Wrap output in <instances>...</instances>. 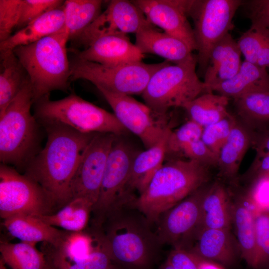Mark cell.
I'll return each instance as SVG.
<instances>
[{"instance_id":"cell-24","label":"cell","mask_w":269,"mask_h":269,"mask_svg":"<svg viewBox=\"0 0 269 269\" xmlns=\"http://www.w3.org/2000/svg\"><path fill=\"white\" fill-rule=\"evenodd\" d=\"M234 99L255 92H269V74L267 69L244 60L237 74L211 88L210 92Z\"/></svg>"},{"instance_id":"cell-6","label":"cell","mask_w":269,"mask_h":269,"mask_svg":"<svg viewBox=\"0 0 269 269\" xmlns=\"http://www.w3.org/2000/svg\"><path fill=\"white\" fill-rule=\"evenodd\" d=\"M35 117L41 124H60L85 134L121 135L127 130L114 114L87 101L75 93L52 101L47 95L35 103Z\"/></svg>"},{"instance_id":"cell-47","label":"cell","mask_w":269,"mask_h":269,"mask_svg":"<svg viewBox=\"0 0 269 269\" xmlns=\"http://www.w3.org/2000/svg\"><path fill=\"white\" fill-rule=\"evenodd\" d=\"M51 246L43 252L51 261L56 269H81L76 263L69 260L59 248Z\"/></svg>"},{"instance_id":"cell-10","label":"cell","mask_w":269,"mask_h":269,"mask_svg":"<svg viewBox=\"0 0 269 269\" xmlns=\"http://www.w3.org/2000/svg\"><path fill=\"white\" fill-rule=\"evenodd\" d=\"M54 208L41 187L25 174L3 163L0 166V216L37 217L53 213Z\"/></svg>"},{"instance_id":"cell-46","label":"cell","mask_w":269,"mask_h":269,"mask_svg":"<svg viewBox=\"0 0 269 269\" xmlns=\"http://www.w3.org/2000/svg\"><path fill=\"white\" fill-rule=\"evenodd\" d=\"M248 14L252 23L269 29V0H253L247 2Z\"/></svg>"},{"instance_id":"cell-25","label":"cell","mask_w":269,"mask_h":269,"mask_svg":"<svg viewBox=\"0 0 269 269\" xmlns=\"http://www.w3.org/2000/svg\"><path fill=\"white\" fill-rule=\"evenodd\" d=\"M254 135L253 130L237 119L218 155L217 166L223 176L233 178L237 175Z\"/></svg>"},{"instance_id":"cell-35","label":"cell","mask_w":269,"mask_h":269,"mask_svg":"<svg viewBox=\"0 0 269 269\" xmlns=\"http://www.w3.org/2000/svg\"><path fill=\"white\" fill-rule=\"evenodd\" d=\"M94 238L83 231L68 232L59 248L70 261L76 263L89 256L95 245Z\"/></svg>"},{"instance_id":"cell-34","label":"cell","mask_w":269,"mask_h":269,"mask_svg":"<svg viewBox=\"0 0 269 269\" xmlns=\"http://www.w3.org/2000/svg\"><path fill=\"white\" fill-rule=\"evenodd\" d=\"M269 29L256 23H252L250 28L237 41L245 61L257 65L258 57Z\"/></svg>"},{"instance_id":"cell-44","label":"cell","mask_w":269,"mask_h":269,"mask_svg":"<svg viewBox=\"0 0 269 269\" xmlns=\"http://www.w3.org/2000/svg\"><path fill=\"white\" fill-rule=\"evenodd\" d=\"M166 260L174 269H199L198 257L186 249L173 248Z\"/></svg>"},{"instance_id":"cell-8","label":"cell","mask_w":269,"mask_h":269,"mask_svg":"<svg viewBox=\"0 0 269 269\" xmlns=\"http://www.w3.org/2000/svg\"><path fill=\"white\" fill-rule=\"evenodd\" d=\"M170 62L146 64L142 61L107 66L74 57L70 60V81L88 80L97 88L122 95L142 94L152 76Z\"/></svg>"},{"instance_id":"cell-5","label":"cell","mask_w":269,"mask_h":269,"mask_svg":"<svg viewBox=\"0 0 269 269\" xmlns=\"http://www.w3.org/2000/svg\"><path fill=\"white\" fill-rule=\"evenodd\" d=\"M33 104L29 80L0 117L1 163L17 167L27 165L34 156L38 130V121L30 111Z\"/></svg>"},{"instance_id":"cell-21","label":"cell","mask_w":269,"mask_h":269,"mask_svg":"<svg viewBox=\"0 0 269 269\" xmlns=\"http://www.w3.org/2000/svg\"><path fill=\"white\" fill-rule=\"evenodd\" d=\"M3 225L10 235L22 242L47 243L60 248L68 231H62L45 222L39 217L17 215L3 220Z\"/></svg>"},{"instance_id":"cell-33","label":"cell","mask_w":269,"mask_h":269,"mask_svg":"<svg viewBox=\"0 0 269 269\" xmlns=\"http://www.w3.org/2000/svg\"><path fill=\"white\" fill-rule=\"evenodd\" d=\"M240 120L253 130L269 122V92H255L234 99Z\"/></svg>"},{"instance_id":"cell-2","label":"cell","mask_w":269,"mask_h":269,"mask_svg":"<svg viewBox=\"0 0 269 269\" xmlns=\"http://www.w3.org/2000/svg\"><path fill=\"white\" fill-rule=\"evenodd\" d=\"M133 201L109 212L96 235L113 263L127 269H152L162 245Z\"/></svg>"},{"instance_id":"cell-13","label":"cell","mask_w":269,"mask_h":269,"mask_svg":"<svg viewBox=\"0 0 269 269\" xmlns=\"http://www.w3.org/2000/svg\"><path fill=\"white\" fill-rule=\"evenodd\" d=\"M113 109L119 122L137 135L145 148L157 143L170 128L166 117L157 115L146 104L129 95L117 94L97 88Z\"/></svg>"},{"instance_id":"cell-42","label":"cell","mask_w":269,"mask_h":269,"mask_svg":"<svg viewBox=\"0 0 269 269\" xmlns=\"http://www.w3.org/2000/svg\"><path fill=\"white\" fill-rule=\"evenodd\" d=\"M246 198L255 214L269 209V177L261 178L251 185Z\"/></svg>"},{"instance_id":"cell-52","label":"cell","mask_w":269,"mask_h":269,"mask_svg":"<svg viewBox=\"0 0 269 269\" xmlns=\"http://www.w3.org/2000/svg\"><path fill=\"white\" fill-rule=\"evenodd\" d=\"M47 262L45 269H56L51 261L46 257Z\"/></svg>"},{"instance_id":"cell-26","label":"cell","mask_w":269,"mask_h":269,"mask_svg":"<svg viewBox=\"0 0 269 269\" xmlns=\"http://www.w3.org/2000/svg\"><path fill=\"white\" fill-rule=\"evenodd\" d=\"M232 224L235 229L241 256L249 266L256 269L255 214L246 197L239 198L232 202Z\"/></svg>"},{"instance_id":"cell-7","label":"cell","mask_w":269,"mask_h":269,"mask_svg":"<svg viewBox=\"0 0 269 269\" xmlns=\"http://www.w3.org/2000/svg\"><path fill=\"white\" fill-rule=\"evenodd\" d=\"M197 56L177 63H168L151 77L141 94L145 104L157 115L166 117L172 107H181L206 93L196 71Z\"/></svg>"},{"instance_id":"cell-37","label":"cell","mask_w":269,"mask_h":269,"mask_svg":"<svg viewBox=\"0 0 269 269\" xmlns=\"http://www.w3.org/2000/svg\"><path fill=\"white\" fill-rule=\"evenodd\" d=\"M257 249L256 269L269 267V209L255 214Z\"/></svg>"},{"instance_id":"cell-28","label":"cell","mask_w":269,"mask_h":269,"mask_svg":"<svg viewBox=\"0 0 269 269\" xmlns=\"http://www.w3.org/2000/svg\"><path fill=\"white\" fill-rule=\"evenodd\" d=\"M0 117L29 80L25 69L13 51L0 52Z\"/></svg>"},{"instance_id":"cell-20","label":"cell","mask_w":269,"mask_h":269,"mask_svg":"<svg viewBox=\"0 0 269 269\" xmlns=\"http://www.w3.org/2000/svg\"><path fill=\"white\" fill-rule=\"evenodd\" d=\"M135 45L143 54H155L174 63L189 60L195 56L183 41L164 31H158L151 24L135 33Z\"/></svg>"},{"instance_id":"cell-41","label":"cell","mask_w":269,"mask_h":269,"mask_svg":"<svg viewBox=\"0 0 269 269\" xmlns=\"http://www.w3.org/2000/svg\"><path fill=\"white\" fill-rule=\"evenodd\" d=\"M179 153L187 157L189 160L195 161L208 167L218 165V156L201 138L185 144L180 148Z\"/></svg>"},{"instance_id":"cell-51","label":"cell","mask_w":269,"mask_h":269,"mask_svg":"<svg viewBox=\"0 0 269 269\" xmlns=\"http://www.w3.org/2000/svg\"><path fill=\"white\" fill-rule=\"evenodd\" d=\"M159 269H174L171 266V265L168 263V262L166 260L160 266Z\"/></svg>"},{"instance_id":"cell-49","label":"cell","mask_w":269,"mask_h":269,"mask_svg":"<svg viewBox=\"0 0 269 269\" xmlns=\"http://www.w3.org/2000/svg\"><path fill=\"white\" fill-rule=\"evenodd\" d=\"M257 65L265 69L269 68V30L259 52Z\"/></svg>"},{"instance_id":"cell-40","label":"cell","mask_w":269,"mask_h":269,"mask_svg":"<svg viewBox=\"0 0 269 269\" xmlns=\"http://www.w3.org/2000/svg\"><path fill=\"white\" fill-rule=\"evenodd\" d=\"M22 0H0V42L7 39L17 27Z\"/></svg>"},{"instance_id":"cell-31","label":"cell","mask_w":269,"mask_h":269,"mask_svg":"<svg viewBox=\"0 0 269 269\" xmlns=\"http://www.w3.org/2000/svg\"><path fill=\"white\" fill-rule=\"evenodd\" d=\"M35 243H11L1 241L0 259L11 269H45V254L38 251Z\"/></svg>"},{"instance_id":"cell-27","label":"cell","mask_w":269,"mask_h":269,"mask_svg":"<svg viewBox=\"0 0 269 269\" xmlns=\"http://www.w3.org/2000/svg\"><path fill=\"white\" fill-rule=\"evenodd\" d=\"M232 224V202L224 186L214 183L209 186L203 198L200 222L196 234L204 228L230 229Z\"/></svg>"},{"instance_id":"cell-19","label":"cell","mask_w":269,"mask_h":269,"mask_svg":"<svg viewBox=\"0 0 269 269\" xmlns=\"http://www.w3.org/2000/svg\"><path fill=\"white\" fill-rule=\"evenodd\" d=\"M241 54L237 41L230 33L213 47L203 75L206 93H211L212 87L237 74L242 63Z\"/></svg>"},{"instance_id":"cell-22","label":"cell","mask_w":269,"mask_h":269,"mask_svg":"<svg viewBox=\"0 0 269 269\" xmlns=\"http://www.w3.org/2000/svg\"><path fill=\"white\" fill-rule=\"evenodd\" d=\"M171 129L169 128L155 145L136 153L130 171L127 185L128 194L134 197L137 190L140 194L145 189L156 171L162 166L167 151V142Z\"/></svg>"},{"instance_id":"cell-14","label":"cell","mask_w":269,"mask_h":269,"mask_svg":"<svg viewBox=\"0 0 269 269\" xmlns=\"http://www.w3.org/2000/svg\"><path fill=\"white\" fill-rule=\"evenodd\" d=\"M150 24L143 13L132 1L113 0L89 26L71 40L86 49L100 37L127 35L129 33L135 34Z\"/></svg>"},{"instance_id":"cell-48","label":"cell","mask_w":269,"mask_h":269,"mask_svg":"<svg viewBox=\"0 0 269 269\" xmlns=\"http://www.w3.org/2000/svg\"><path fill=\"white\" fill-rule=\"evenodd\" d=\"M257 152V155L269 152V130L255 133L253 144Z\"/></svg>"},{"instance_id":"cell-30","label":"cell","mask_w":269,"mask_h":269,"mask_svg":"<svg viewBox=\"0 0 269 269\" xmlns=\"http://www.w3.org/2000/svg\"><path fill=\"white\" fill-rule=\"evenodd\" d=\"M93 205L83 198L72 199L56 213L39 216L46 223L70 232H81L87 226Z\"/></svg>"},{"instance_id":"cell-18","label":"cell","mask_w":269,"mask_h":269,"mask_svg":"<svg viewBox=\"0 0 269 269\" xmlns=\"http://www.w3.org/2000/svg\"><path fill=\"white\" fill-rule=\"evenodd\" d=\"M198 257L231 266L241 256L237 239L229 229L204 228L195 235L187 249Z\"/></svg>"},{"instance_id":"cell-29","label":"cell","mask_w":269,"mask_h":269,"mask_svg":"<svg viewBox=\"0 0 269 269\" xmlns=\"http://www.w3.org/2000/svg\"><path fill=\"white\" fill-rule=\"evenodd\" d=\"M229 99L212 92L205 93L188 103L183 108L190 120L204 128L220 121L229 114L227 109Z\"/></svg>"},{"instance_id":"cell-39","label":"cell","mask_w":269,"mask_h":269,"mask_svg":"<svg viewBox=\"0 0 269 269\" xmlns=\"http://www.w3.org/2000/svg\"><path fill=\"white\" fill-rule=\"evenodd\" d=\"M61 0H22L20 19L16 27L18 30L43 14L63 6Z\"/></svg>"},{"instance_id":"cell-45","label":"cell","mask_w":269,"mask_h":269,"mask_svg":"<svg viewBox=\"0 0 269 269\" xmlns=\"http://www.w3.org/2000/svg\"><path fill=\"white\" fill-rule=\"evenodd\" d=\"M265 177H269V152L257 155L242 179L250 185Z\"/></svg>"},{"instance_id":"cell-43","label":"cell","mask_w":269,"mask_h":269,"mask_svg":"<svg viewBox=\"0 0 269 269\" xmlns=\"http://www.w3.org/2000/svg\"><path fill=\"white\" fill-rule=\"evenodd\" d=\"M96 245L86 258L76 262L81 269H110L113 265L109 256L97 237Z\"/></svg>"},{"instance_id":"cell-12","label":"cell","mask_w":269,"mask_h":269,"mask_svg":"<svg viewBox=\"0 0 269 269\" xmlns=\"http://www.w3.org/2000/svg\"><path fill=\"white\" fill-rule=\"evenodd\" d=\"M209 186H202L159 216L155 232L162 245L188 248L199 227L202 200Z\"/></svg>"},{"instance_id":"cell-4","label":"cell","mask_w":269,"mask_h":269,"mask_svg":"<svg viewBox=\"0 0 269 269\" xmlns=\"http://www.w3.org/2000/svg\"><path fill=\"white\" fill-rule=\"evenodd\" d=\"M68 40L64 27L57 33L12 50L28 75L33 104L53 91H68L71 77Z\"/></svg>"},{"instance_id":"cell-53","label":"cell","mask_w":269,"mask_h":269,"mask_svg":"<svg viewBox=\"0 0 269 269\" xmlns=\"http://www.w3.org/2000/svg\"><path fill=\"white\" fill-rule=\"evenodd\" d=\"M110 269H127L113 263V265L111 266Z\"/></svg>"},{"instance_id":"cell-3","label":"cell","mask_w":269,"mask_h":269,"mask_svg":"<svg viewBox=\"0 0 269 269\" xmlns=\"http://www.w3.org/2000/svg\"><path fill=\"white\" fill-rule=\"evenodd\" d=\"M209 167L191 160L171 159L163 163L133 201L151 224L159 216L209 179Z\"/></svg>"},{"instance_id":"cell-16","label":"cell","mask_w":269,"mask_h":269,"mask_svg":"<svg viewBox=\"0 0 269 269\" xmlns=\"http://www.w3.org/2000/svg\"><path fill=\"white\" fill-rule=\"evenodd\" d=\"M147 20L164 32L180 39L192 51L197 47L193 28L188 19L190 0H132Z\"/></svg>"},{"instance_id":"cell-23","label":"cell","mask_w":269,"mask_h":269,"mask_svg":"<svg viewBox=\"0 0 269 269\" xmlns=\"http://www.w3.org/2000/svg\"><path fill=\"white\" fill-rule=\"evenodd\" d=\"M65 25L64 5L37 18L18 30L6 40L0 42V52L39 41L62 29Z\"/></svg>"},{"instance_id":"cell-36","label":"cell","mask_w":269,"mask_h":269,"mask_svg":"<svg viewBox=\"0 0 269 269\" xmlns=\"http://www.w3.org/2000/svg\"><path fill=\"white\" fill-rule=\"evenodd\" d=\"M237 119L229 113L220 121L203 128L201 139L218 157Z\"/></svg>"},{"instance_id":"cell-38","label":"cell","mask_w":269,"mask_h":269,"mask_svg":"<svg viewBox=\"0 0 269 269\" xmlns=\"http://www.w3.org/2000/svg\"><path fill=\"white\" fill-rule=\"evenodd\" d=\"M203 127L191 120L170 132L167 142V154L178 153L185 144L201 138Z\"/></svg>"},{"instance_id":"cell-15","label":"cell","mask_w":269,"mask_h":269,"mask_svg":"<svg viewBox=\"0 0 269 269\" xmlns=\"http://www.w3.org/2000/svg\"><path fill=\"white\" fill-rule=\"evenodd\" d=\"M116 135L96 133L86 147L70 186L71 200L83 198L93 206L98 199L108 157Z\"/></svg>"},{"instance_id":"cell-11","label":"cell","mask_w":269,"mask_h":269,"mask_svg":"<svg viewBox=\"0 0 269 269\" xmlns=\"http://www.w3.org/2000/svg\"><path fill=\"white\" fill-rule=\"evenodd\" d=\"M119 136L116 135L109 153L98 199L92 208L96 226L113 208L135 198L128 194L127 185L137 152Z\"/></svg>"},{"instance_id":"cell-17","label":"cell","mask_w":269,"mask_h":269,"mask_svg":"<svg viewBox=\"0 0 269 269\" xmlns=\"http://www.w3.org/2000/svg\"><path fill=\"white\" fill-rule=\"evenodd\" d=\"M75 57L115 66L141 62L144 56L127 35H114L97 39L86 49L77 51Z\"/></svg>"},{"instance_id":"cell-1","label":"cell","mask_w":269,"mask_h":269,"mask_svg":"<svg viewBox=\"0 0 269 269\" xmlns=\"http://www.w3.org/2000/svg\"><path fill=\"white\" fill-rule=\"evenodd\" d=\"M44 148L33 157L25 173L42 189L53 208L71 200V184L83 154L96 133L85 134L60 124H43Z\"/></svg>"},{"instance_id":"cell-50","label":"cell","mask_w":269,"mask_h":269,"mask_svg":"<svg viewBox=\"0 0 269 269\" xmlns=\"http://www.w3.org/2000/svg\"><path fill=\"white\" fill-rule=\"evenodd\" d=\"M198 257L199 269H224L222 266L217 263Z\"/></svg>"},{"instance_id":"cell-9","label":"cell","mask_w":269,"mask_h":269,"mask_svg":"<svg viewBox=\"0 0 269 269\" xmlns=\"http://www.w3.org/2000/svg\"><path fill=\"white\" fill-rule=\"evenodd\" d=\"M242 3L240 0H190L188 16L193 20L198 70L203 75L212 49L229 33Z\"/></svg>"},{"instance_id":"cell-32","label":"cell","mask_w":269,"mask_h":269,"mask_svg":"<svg viewBox=\"0 0 269 269\" xmlns=\"http://www.w3.org/2000/svg\"><path fill=\"white\" fill-rule=\"evenodd\" d=\"M101 0H67L64 4V27L69 40L80 33L101 13Z\"/></svg>"}]
</instances>
